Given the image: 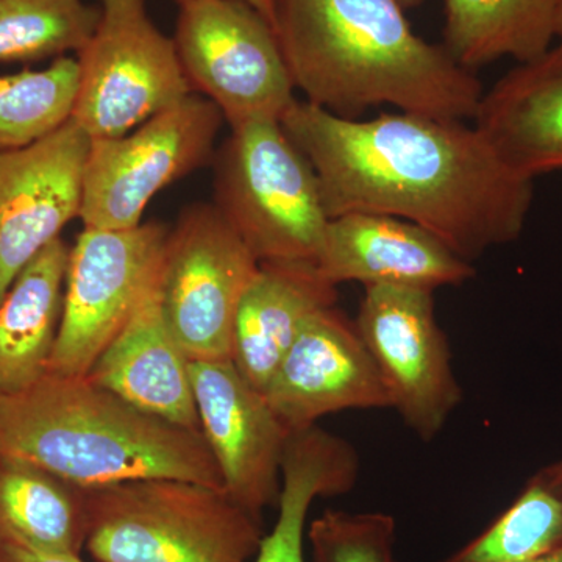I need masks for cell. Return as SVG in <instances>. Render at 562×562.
Here are the masks:
<instances>
[{"instance_id": "cell-15", "label": "cell", "mask_w": 562, "mask_h": 562, "mask_svg": "<svg viewBox=\"0 0 562 562\" xmlns=\"http://www.w3.org/2000/svg\"><path fill=\"white\" fill-rule=\"evenodd\" d=\"M317 269L330 283L435 292L475 277L471 261L412 222L383 214L333 217L325 231Z\"/></svg>"}, {"instance_id": "cell-29", "label": "cell", "mask_w": 562, "mask_h": 562, "mask_svg": "<svg viewBox=\"0 0 562 562\" xmlns=\"http://www.w3.org/2000/svg\"><path fill=\"white\" fill-rule=\"evenodd\" d=\"M554 38L562 44V0H558L557 18H554Z\"/></svg>"}, {"instance_id": "cell-30", "label": "cell", "mask_w": 562, "mask_h": 562, "mask_svg": "<svg viewBox=\"0 0 562 562\" xmlns=\"http://www.w3.org/2000/svg\"><path fill=\"white\" fill-rule=\"evenodd\" d=\"M532 562H562V549L558 552L547 554V557L539 558V560Z\"/></svg>"}, {"instance_id": "cell-17", "label": "cell", "mask_w": 562, "mask_h": 562, "mask_svg": "<svg viewBox=\"0 0 562 562\" xmlns=\"http://www.w3.org/2000/svg\"><path fill=\"white\" fill-rule=\"evenodd\" d=\"M473 121L519 176L535 180L562 169V44L502 77Z\"/></svg>"}, {"instance_id": "cell-12", "label": "cell", "mask_w": 562, "mask_h": 562, "mask_svg": "<svg viewBox=\"0 0 562 562\" xmlns=\"http://www.w3.org/2000/svg\"><path fill=\"white\" fill-rule=\"evenodd\" d=\"M91 140L70 120L31 146L0 150V301L22 269L80 217Z\"/></svg>"}, {"instance_id": "cell-28", "label": "cell", "mask_w": 562, "mask_h": 562, "mask_svg": "<svg viewBox=\"0 0 562 562\" xmlns=\"http://www.w3.org/2000/svg\"><path fill=\"white\" fill-rule=\"evenodd\" d=\"M173 2L179 3L180 0H173ZM249 5L254 7L258 13H261L265 16V20L276 27V13H273V0H246ZM276 31V29H273Z\"/></svg>"}, {"instance_id": "cell-24", "label": "cell", "mask_w": 562, "mask_h": 562, "mask_svg": "<svg viewBox=\"0 0 562 562\" xmlns=\"http://www.w3.org/2000/svg\"><path fill=\"white\" fill-rule=\"evenodd\" d=\"M79 80V60L70 57L0 76V150L31 146L72 120Z\"/></svg>"}, {"instance_id": "cell-4", "label": "cell", "mask_w": 562, "mask_h": 562, "mask_svg": "<svg viewBox=\"0 0 562 562\" xmlns=\"http://www.w3.org/2000/svg\"><path fill=\"white\" fill-rule=\"evenodd\" d=\"M85 549L98 562H254L262 517L224 487L136 480L87 490Z\"/></svg>"}, {"instance_id": "cell-14", "label": "cell", "mask_w": 562, "mask_h": 562, "mask_svg": "<svg viewBox=\"0 0 562 562\" xmlns=\"http://www.w3.org/2000/svg\"><path fill=\"white\" fill-rule=\"evenodd\" d=\"M265 395L290 431L347 409L391 408L382 375L355 322L336 306L305 321Z\"/></svg>"}, {"instance_id": "cell-20", "label": "cell", "mask_w": 562, "mask_h": 562, "mask_svg": "<svg viewBox=\"0 0 562 562\" xmlns=\"http://www.w3.org/2000/svg\"><path fill=\"white\" fill-rule=\"evenodd\" d=\"M358 472L360 458L346 439L317 425L292 431L281 464L279 516L254 562H305L303 538L313 502L351 491Z\"/></svg>"}, {"instance_id": "cell-6", "label": "cell", "mask_w": 562, "mask_h": 562, "mask_svg": "<svg viewBox=\"0 0 562 562\" xmlns=\"http://www.w3.org/2000/svg\"><path fill=\"white\" fill-rule=\"evenodd\" d=\"M77 60L72 121L91 139L127 135L192 94L176 43L150 20L146 0H101V21Z\"/></svg>"}, {"instance_id": "cell-32", "label": "cell", "mask_w": 562, "mask_h": 562, "mask_svg": "<svg viewBox=\"0 0 562 562\" xmlns=\"http://www.w3.org/2000/svg\"><path fill=\"white\" fill-rule=\"evenodd\" d=\"M2 397H3L2 392H0V401H2Z\"/></svg>"}, {"instance_id": "cell-18", "label": "cell", "mask_w": 562, "mask_h": 562, "mask_svg": "<svg viewBox=\"0 0 562 562\" xmlns=\"http://www.w3.org/2000/svg\"><path fill=\"white\" fill-rule=\"evenodd\" d=\"M336 303L338 286L316 261L260 262L236 312L233 364L265 392L305 321Z\"/></svg>"}, {"instance_id": "cell-9", "label": "cell", "mask_w": 562, "mask_h": 562, "mask_svg": "<svg viewBox=\"0 0 562 562\" xmlns=\"http://www.w3.org/2000/svg\"><path fill=\"white\" fill-rule=\"evenodd\" d=\"M169 231L85 227L69 250L60 330L49 372L85 376L160 279Z\"/></svg>"}, {"instance_id": "cell-23", "label": "cell", "mask_w": 562, "mask_h": 562, "mask_svg": "<svg viewBox=\"0 0 562 562\" xmlns=\"http://www.w3.org/2000/svg\"><path fill=\"white\" fill-rule=\"evenodd\" d=\"M562 549V460L546 465L482 532L441 562H532Z\"/></svg>"}, {"instance_id": "cell-7", "label": "cell", "mask_w": 562, "mask_h": 562, "mask_svg": "<svg viewBox=\"0 0 562 562\" xmlns=\"http://www.w3.org/2000/svg\"><path fill=\"white\" fill-rule=\"evenodd\" d=\"M176 43L192 91L233 125L281 120L297 101L271 24L246 0H180Z\"/></svg>"}, {"instance_id": "cell-21", "label": "cell", "mask_w": 562, "mask_h": 562, "mask_svg": "<svg viewBox=\"0 0 562 562\" xmlns=\"http://www.w3.org/2000/svg\"><path fill=\"white\" fill-rule=\"evenodd\" d=\"M87 536V490L27 462L0 458V541L80 557Z\"/></svg>"}, {"instance_id": "cell-13", "label": "cell", "mask_w": 562, "mask_h": 562, "mask_svg": "<svg viewBox=\"0 0 562 562\" xmlns=\"http://www.w3.org/2000/svg\"><path fill=\"white\" fill-rule=\"evenodd\" d=\"M190 369L201 430L224 490L262 517L279 503L281 464L292 431L232 360L191 361Z\"/></svg>"}, {"instance_id": "cell-16", "label": "cell", "mask_w": 562, "mask_h": 562, "mask_svg": "<svg viewBox=\"0 0 562 562\" xmlns=\"http://www.w3.org/2000/svg\"><path fill=\"white\" fill-rule=\"evenodd\" d=\"M158 281L85 376L143 412L201 430L191 360L166 321Z\"/></svg>"}, {"instance_id": "cell-11", "label": "cell", "mask_w": 562, "mask_h": 562, "mask_svg": "<svg viewBox=\"0 0 562 562\" xmlns=\"http://www.w3.org/2000/svg\"><path fill=\"white\" fill-rule=\"evenodd\" d=\"M355 327L382 375L391 408L422 441L435 439L461 405L462 390L432 292L366 286Z\"/></svg>"}, {"instance_id": "cell-27", "label": "cell", "mask_w": 562, "mask_h": 562, "mask_svg": "<svg viewBox=\"0 0 562 562\" xmlns=\"http://www.w3.org/2000/svg\"><path fill=\"white\" fill-rule=\"evenodd\" d=\"M0 562H83L76 554L40 552L18 543L0 541Z\"/></svg>"}, {"instance_id": "cell-31", "label": "cell", "mask_w": 562, "mask_h": 562, "mask_svg": "<svg viewBox=\"0 0 562 562\" xmlns=\"http://www.w3.org/2000/svg\"><path fill=\"white\" fill-rule=\"evenodd\" d=\"M402 3L403 9H416L424 0H398Z\"/></svg>"}, {"instance_id": "cell-26", "label": "cell", "mask_w": 562, "mask_h": 562, "mask_svg": "<svg viewBox=\"0 0 562 562\" xmlns=\"http://www.w3.org/2000/svg\"><path fill=\"white\" fill-rule=\"evenodd\" d=\"M313 562H395V520L386 513L327 509L308 528Z\"/></svg>"}, {"instance_id": "cell-5", "label": "cell", "mask_w": 562, "mask_h": 562, "mask_svg": "<svg viewBox=\"0 0 562 562\" xmlns=\"http://www.w3.org/2000/svg\"><path fill=\"white\" fill-rule=\"evenodd\" d=\"M214 161V206L258 261H316L330 217L312 162L279 120L233 125Z\"/></svg>"}, {"instance_id": "cell-25", "label": "cell", "mask_w": 562, "mask_h": 562, "mask_svg": "<svg viewBox=\"0 0 562 562\" xmlns=\"http://www.w3.org/2000/svg\"><path fill=\"white\" fill-rule=\"evenodd\" d=\"M99 21L101 7L83 0H0V63L79 54Z\"/></svg>"}, {"instance_id": "cell-22", "label": "cell", "mask_w": 562, "mask_h": 562, "mask_svg": "<svg viewBox=\"0 0 562 562\" xmlns=\"http://www.w3.org/2000/svg\"><path fill=\"white\" fill-rule=\"evenodd\" d=\"M443 47L473 70L503 57L528 63L552 46L558 0H443Z\"/></svg>"}, {"instance_id": "cell-1", "label": "cell", "mask_w": 562, "mask_h": 562, "mask_svg": "<svg viewBox=\"0 0 562 562\" xmlns=\"http://www.w3.org/2000/svg\"><path fill=\"white\" fill-rule=\"evenodd\" d=\"M280 122L312 162L330 220L398 217L471 262L524 232L535 180L514 172L475 125L405 111L357 121L306 101Z\"/></svg>"}, {"instance_id": "cell-10", "label": "cell", "mask_w": 562, "mask_h": 562, "mask_svg": "<svg viewBox=\"0 0 562 562\" xmlns=\"http://www.w3.org/2000/svg\"><path fill=\"white\" fill-rule=\"evenodd\" d=\"M260 261L214 205L184 210L162 255L160 302L191 361L232 360L239 302Z\"/></svg>"}, {"instance_id": "cell-8", "label": "cell", "mask_w": 562, "mask_h": 562, "mask_svg": "<svg viewBox=\"0 0 562 562\" xmlns=\"http://www.w3.org/2000/svg\"><path fill=\"white\" fill-rule=\"evenodd\" d=\"M221 110L192 92L117 138L92 139L85 169V227H138L155 194L214 157Z\"/></svg>"}, {"instance_id": "cell-2", "label": "cell", "mask_w": 562, "mask_h": 562, "mask_svg": "<svg viewBox=\"0 0 562 562\" xmlns=\"http://www.w3.org/2000/svg\"><path fill=\"white\" fill-rule=\"evenodd\" d=\"M276 33L306 102L357 120L372 106L475 120L473 70L413 32L398 0H273Z\"/></svg>"}, {"instance_id": "cell-19", "label": "cell", "mask_w": 562, "mask_h": 562, "mask_svg": "<svg viewBox=\"0 0 562 562\" xmlns=\"http://www.w3.org/2000/svg\"><path fill=\"white\" fill-rule=\"evenodd\" d=\"M69 247L49 244L16 277L0 301V392L29 390L49 372L65 302Z\"/></svg>"}, {"instance_id": "cell-3", "label": "cell", "mask_w": 562, "mask_h": 562, "mask_svg": "<svg viewBox=\"0 0 562 562\" xmlns=\"http://www.w3.org/2000/svg\"><path fill=\"white\" fill-rule=\"evenodd\" d=\"M0 458L81 490L136 480L224 487L202 430L143 412L87 376L47 373L0 401Z\"/></svg>"}]
</instances>
